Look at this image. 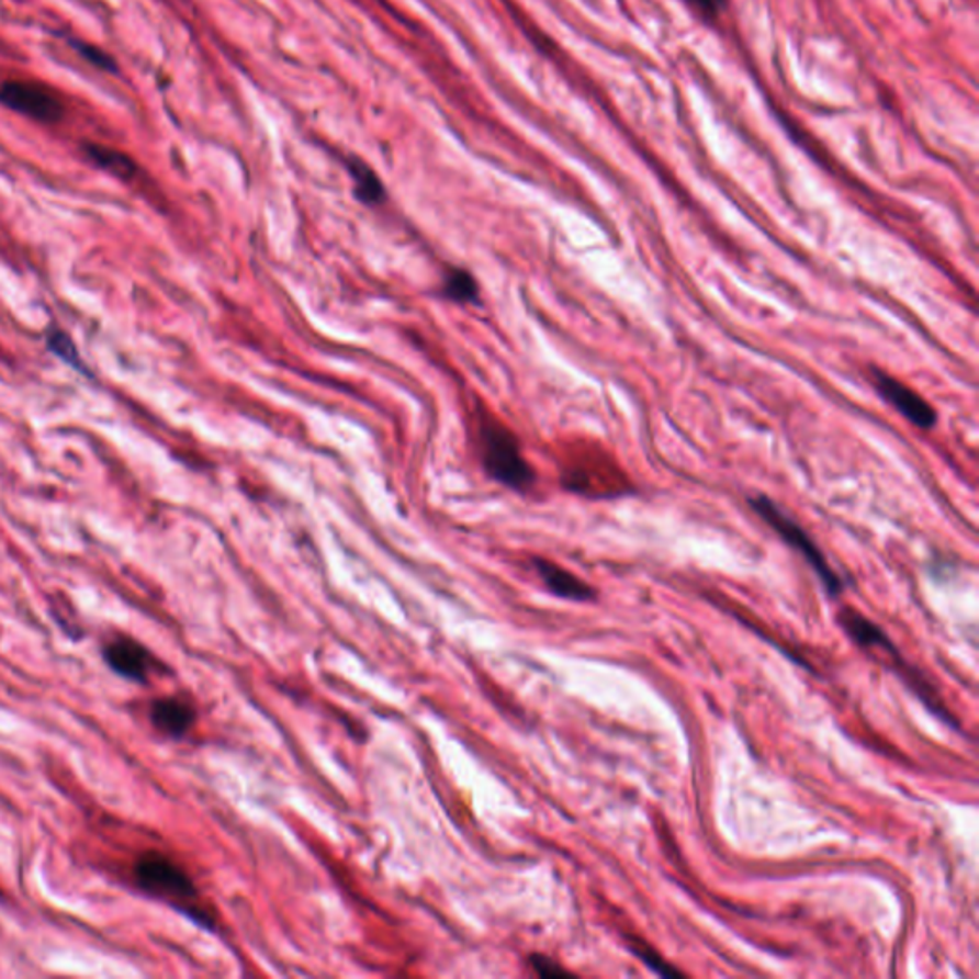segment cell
I'll use <instances>...</instances> for the list:
<instances>
[{
	"instance_id": "obj_7",
	"label": "cell",
	"mask_w": 979,
	"mask_h": 979,
	"mask_svg": "<svg viewBox=\"0 0 979 979\" xmlns=\"http://www.w3.org/2000/svg\"><path fill=\"white\" fill-rule=\"evenodd\" d=\"M195 708L180 697L156 698L149 706V720L159 733L169 739H182L195 723Z\"/></svg>"
},
{
	"instance_id": "obj_11",
	"label": "cell",
	"mask_w": 979,
	"mask_h": 979,
	"mask_svg": "<svg viewBox=\"0 0 979 979\" xmlns=\"http://www.w3.org/2000/svg\"><path fill=\"white\" fill-rule=\"evenodd\" d=\"M349 171L350 177L355 180V192H357L358 200L365 205H379L385 201V185L368 165L355 159L349 164Z\"/></svg>"
},
{
	"instance_id": "obj_10",
	"label": "cell",
	"mask_w": 979,
	"mask_h": 979,
	"mask_svg": "<svg viewBox=\"0 0 979 979\" xmlns=\"http://www.w3.org/2000/svg\"><path fill=\"white\" fill-rule=\"evenodd\" d=\"M85 154L92 164L98 165L100 169L110 172L113 177L121 180H131L136 177L138 167L131 157L120 151V149L110 148V146H100V144H87Z\"/></svg>"
},
{
	"instance_id": "obj_9",
	"label": "cell",
	"mask_w": 979,
	"mask_h": 979,
	"mask_svg": "<svg viewBox=\"0 0 979 979\" xmlns=\"http://www.w3.org/2000/svg\"><path fill=\"white\" fill-rule=\"evenodd\" d=\"M840 622L844 626L847 635L854 639L857 645L868 646V649L875 646V649H882L886 653H888V651H896L893 645H891L890 638H888L875 622H870V620L860 615V612L846 609L840 615Z\"/></svg>"
},
{
	"instance_id": "obj_15",
	"label": "cell",
	"mask_w": 979,
	"mask_h": 979,
	"mask_svg": "<svg viewBox=\"0 0 979 979\" xmlns=\"http://www.w3.org/2000/svg\"><path fill=\"white\" fill-rule=\"evenodd\" d=\"M689 4L693 12H697L706 22L718 20L729 7V0H683Z\"/></svg>"
},
{
	"instance_id": "obj_12",
	"label": "cell",
	"mask_w": 979,
	"mask_h": 979,
	"mask_svg": "<svg viewBox=\"0 0 979 979\" xmlns=\"http://www.w3.org/2000/svg\"><path fill=\"white\" fill-rule=\"evenodd\" d=\"M442 293L448 301L460 303V305H469V303H479V283L468 270L463 268H450L446 274L445 283H442Z\"/></svg>"
},
{
	"instance_id": "obj_1",
	"label": "cell",
	"mask_w": 979,
	"mask_h": 979,
	"mask_svg": "<svg viewBox=\"0 0 979 979\" xmlns=\"http://www.w3.org/2000/svg\"><path fill=\"white\" fill-rule=\"evenodd\" d=\"M134 882L149 898L159 899L200 926L213 927V916L209 914L190 875L177 860L159 852H146L134 860Z\"/></svg>"
},
{
	"instance_id": "obj_3",
	"label": "cell",
	"mask_w": 979,
	"mask_h": 979,
	"mask_svg": "<svg viewBox=\"0 0 979 979\" xmlns=\"http://www.w3.org/2000/svg\"><path fill=\"white\" fill-rule=\"evenodd\" d=\"M749 505L756 511L759 519L767 522L772 530H775L777 536L787 542V545L798 551L808 561L809 566L815 571L829 594L839 595L844 589V582L840 579L836 572L832 571L823 551L817 548L813 538L806 532V528L801 527L798 520L792 519L783 507H779V504H775L772 497L764 496V494L749 497Z\"/></svg>"
},
{
	"instance_id": "obj_17",
	"label": "cell",
	"mask_w": 979,
	"mask_h": 979,
	"mask_svg": "<svg viewBox=\"0 0 979 979\" xmlns=\"http://www.w3.org/2000/svg\"><path fill=\"white\" fill-rule=\"evenodd\" d=\"M638 955L645 960L646 965L653 968L654 972H659L661 976H669V978L672 976H682V974L666 966V963H662L661 958L653 955V953H649V950H639Z\"/></svg>"
},
{
	"instance_id": "obj_8",
	"label": "cell",
	"mask_w": 979,
	"mask_h": 979,
	"mask_svg": "<svg viewBox=\"0 0 979 979\" xmlns=\"http://www.w3.org/2000/svg\"><path fill=\"white\" fill-rule=\"evenodd\" d=\"M534 569L545 587L551 594L571 601H592L595 599V589L587 586L584 579L574 576L559 564L551 563L548 559H534Z\"/></svg>"
},
{
	"instance_id": "obj_2",
	"label": "cell",
	"mask_w": 979,
	"mask_h": 979,
	"mask_svg": "<svg viewBox=\"0 0 979 979\" xmlns=\"http://www.w3.org/2000/svg\"><path fill=\"white\" fill-rule=\"evenodd\" d=\"M484 471L496 483L511 490H527L534 484L536 473L522 455L519 440L511 430L496 419L481 424Z\"/></svg>"
},
{
	"instance_id": "obj_6",
	"label": "cell",
	"mask_w": 979,
	"mask_h": 979,
	"mask_svg": "<svg viewBox=\"0 0 979 979\" xmlns=\"http://www.w3.org/2000/svg\"><path fill=\"white\" fill-rule=\"evenodd\" d=\"M102 656L108 668L128 682L146 683L154 672V656L146 646L128 635H117L105 643Z\"/></svg>"
},
{
	"instance_id": "obj_14",
	"label": "cell",
	"mask_w": 979,
	"mask_h": 979,
	"mask_svg": "<svg viewBox=\"0 0 979 979\" xmlns=\"http://www.w3.org/2000/svg\"><path fill=\"white\" fill-rule=\"evenodd\" d=\"M48 349L53 350L56 357L61 358L66 364L74 365L75 370H85L81 362V355L75 347V342L69 339V335L64 331H50L46 339Z\"/></svg>"
},
{
	"instance_id": "obj_16",
	"label": "cell",
	"mask_w": 979,
	"mask_h": 979,
	"mask_svg": "<svg viewBox=\"0 0 979 979\" xmlns=\"http://www.w3.org/2000/svg\"><path fill=\"white\" fill-rule=\"evenodd\" d=\"M530 965L534 968L536 972L543 976V978H551V976H569V972L561 968V966L553 963L551 958L543 957V955H532L530 957Z\"/></svg>"
},
{
	"instance_id": "obj_13",
	"label": "cell",
	"mask_w": 979,
	"mask_h": 979,
	"mask_svg": "<svg viewBox=\"0 0 979 979\" xmlns=\"http://www.w3.org/2000/svg\"><path fill=\"white\" fill-rule=\"evenodd\" d=\"M69 45H71L75 53L81 56L82 60L89 61L90 66L97 67L100 71H108V74H117L120 71V66H117V61H115L112 54L105 53L100 46L90 45V43H85V41H79V38H71Z\"/></svg>"
},
{
	"instance_id": "obj_4",
	"label": "cell",
	"mask_w": 979,
	"mask_h": 979,
	"mask_svg": "<svg viewBox=\"0 0 979 979\" xmlns=\"http://www.w3.org/2000/svg\"><path fill=\"white\" fill-rule=\"evenodd\" d=\"M0 104L27 120L54 125L66 117V104L56 90L27 79L0 81Z\"/></svg>"
},
{
	"instance_id": "obj_5",
	"label": "cell",
	"mask_w": 979,
	"mask_h": 979,
	"mask_svg": "<svg viewBox=\"0 0 979 979\" xmlns=\"http://www.w3.org/2000/svg\"><path fill=\"white\" fill-rule=\"evenodd\" d=\"M868 373H870V383L875 386L876 393L898 409L909 424L924 430L935 427L937 412L922 394L916 393L911 386L905 385L903 381H899L890 373L878 370L875 365L868 370Z\"/></svg>"
}]
</instances>
